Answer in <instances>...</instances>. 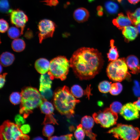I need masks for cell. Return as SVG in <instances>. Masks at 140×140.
I'll return each mask as SVG.
<instances>
[{
  "instance_id": "obj_1",
  "label": "cell",
  "mask_w": 140,
  "mask_h": 140,
  "mask_svg": "<svg viewBox=\"0 0 140 140\" xmlns=\"http://www.w3.org/2000/svg\"><path fill=\"white\" fill-rule=\"evenodd\" d=\"M70 67L75 75L81 80L92 79L101 70L104 60L96 49L82 47L75 51L70 60Z\"/></svg>"
},
{
  "instance_id": "obj_2",
  "label": "cell",
  "mask_w": 140,
  "mask_h": 140,
  "mask_svg": "<svg viewBox=\"0 0 140 140\" xmlns=\"http://www.w3.org/2000/svg\"><path fill=\"white\" fill-rule=\"evenodd\" d=\"M53 101L57 110L68 118L73 116L76 104L80 102V100L74 97L69 88L65 86L56 90Z\"/></svg>"
},
{
  "instance_id": "obj_3",
  "label": "cell",
  "mask_w": 140,
  "mask_h": 140,
  "mask_svg": "<svg viewBox=\"0 0 140 140\" xmlns=\"http://www.w3.org/2000/svg\"><path fill=\"white\" fill-rule=\"evenodd\" d=\"M21 101L19 112L26 118L32 110L40 106L43 101L40 93L36 88L27 87L21 93Z\"/></svg>"
},
{
  "instance_id": "obj_4",
  "label": "cell",
  "mask_w": 140,
  "mask_h": 140,
  "mask_svg": "<svg viewBox=\"0 0 140 140\" xmlns=\"http://www.w3.org/2000/svg\"><path fill=\"white\" fill-rule=\"evenodd\" d=\"M128 68L125 58H123L111 61L107 67L106 72L108 77L111 80L121 82L131 77Z\"/></svg>"
},
{
  "instance_id": "obj_5",
  "label": "cell",
  "mask_w": 140,
  "mask_h": 140,
  "mask_svg": "<svg viewBox=\"0 0 140 140\" xmlns=\"http://www.w3.org/2000/svg\"><path fill=\"white\" fill-rule=\"evenodd\" d=\"M50 67L48 74L52 80L55 78L62 81L66 78L70 66V63L66 57L60 56L55 58L50 62Z\"/></svg>"
},
{
  "instance_id": "obj_6",
  "label": "cell",
  "mask_w": 140,
  "mask_h": 140,
  "mask_svg": "<svg viewBox=\"0 0 140 140\" xmlns=\"http://www.w3.org/2000/svg\"><path fill=\"white\" fill-rule=\"evenodd\" d=\"M108 133L112 134L114 137L118 139L123 140H137L140 136V131L138 128L131 125L121 124H117Z\"/></svg>"
},
{
  "instance_id": "obj_7",
  "label": "cell",
  "mask_w": 140,
  "mask_h": 140,
  "mask_svg": "<svg viewBox=\"0 0 140 140\" xmlns=\"http://www.w3.org/2000/svg\"><path fill=\"white\" fill-rule=\"evenodd\" d=\"M1 139L28 140L29 137L22 133L19 126L9 121L4 122L0 127Z\"/></svg>"
},
{
  "instance_id": "obj_8",
  "label": "cell",
  "mask_w": 140,
  "mask_h": 140,
  "mask_svg": "<svg viewBox=\"0 0 140 140\" xmlns=\"http://www.w3.org/2000/svg\"><path fill=\"white\" fill-rule=\"evenodd\" d=\"M92 116L95 122L104 128H109L116 124L118 117L117 114L109 108L94 113Z\"/></svg>"
},
{
  "instance_id": "obj_9",
  "label": "cell",
  "mask_w": 140,
  "mask_h": 140,
  "mask_svg": "<svg viewBox=\"0 0 140 140\" xmlns=\"http://www.w3.org/2000/svg\"><path fill=\"white\" fill-rule=\"evenodd\" d=\"M56 25L52 21L46 19L40 20L38 25V37L40 43L47 38L52 37Z\"/></svg>"
},
{
  "instance_id": "obj_10",
  "label": "cell",
  "mask_w": 140,
  "mask_h": 140,
  "mask_svg": "<svg viewBox=\"0 0 140 140\" xmlns=\"http://www.w3.org/2000/svg\"><path fill=\"white\" fill-rule=\"evenodd\" d=\"M10 15L11 23L20 28L21 34H22L25 24L28 20L27 16L23 11L18 9L13 10Z\"/></svg>"
},
{
  "instance_id": "obj_11",
  "label": "cell",
  "mask_w": 140,
  "mask_h": 140,
  "mask_svg": "<svg viewBox=\"0 0 140 140\" xmlns=\"http://www.w3.org/2000/svg\"><path fill=\"white\" fill-rule=\"evenodd\" d=\"M120 114L127 120H131L139 117L138 110L133 103H128L123 106Z\"/></svg>"
},
{
  "instance_id": "obj_12",
  "label": "cell",
  "mask_w": 140,
  "mask_h": 140,
  "mask_svg": "<svg viewBox=\"0 0 140 140\" xmlns=\"http://www.w3.org/2000/svg\"><path fill=\"white\" fill-rule=\"evenodd\" d=\"M93 118L90 116H85L82 118L81 123L86 135L91 139L94 140L97 135L92 131L94 121Z\"/></svg>"
},
{
  "instance_id": "obj_13",
  "label": "cell",
  "mask_w": 140,
  "mask_h": 140,
  "mask_svg": "<svg viewBox=\"0 0 140 140\" xmlns=\"http://www.w3.org/2000/svg\"><path fill=\"white\" fill-rule=\"evenodd\" d=\"M126 62L130 72L134 74H137L140 72V65L139 60L136 56L130 55L125 59Z\"/></svg>"
},
{
  "instance_id": "obj_14",
  "label": "cell",
  "mask_w": 140,
  "mask_h": 140,
  "mask_svg": "<svg viewBox=\"0 0 140 140\" xmlns=\"http://www.w3.org/2000/svg\"><path fill=\"white\" fill-rule=\"evenodd\" d=\"M122 30L125 40L127 42L135 40L138 33L136 27L130 25L126 26Z\"/></svg>"
},
{
  "instance_id": "obj_15",
  "label": "cell",
  "mask_w": 140,
  "mask_h": 140,
  "mask_svg": "<svg viewBox=\"0 0 140 140\" xmlns=\"http://www.w3.org/2000/svg\"><path fill=\"white\" fill-rule=\"evenodd\" d=\"M113 23L118 29L122 30L126 26L130 25L132 22L129 17L120 13L116 18L113 20Z\"/></svg>"
},
{
  "instance_id": "obj_16",
  "label": "cell",
  "mask_w": 140,
  "mask_h": 140,
  "mask_svg": "<svg viewBox=\"0 0 140 140\" xmlns=\"http://www.w3.org/2000/svg\"><path fill=\"white\" fill-rule=\"evenodd\" d=\"M89 16L88 11L83 8H77L74 11L73 14L74 19L79 23H83L87 21Z\"/></svg>"
},
{
  "instance_id": "obj_17",
  "label": "cell",
  "mask_w": 140,
  "mask_h": 140,
  "mask_svg": "<svg viewBox=\"0 0 140 140\" xmlns=\"http://www.w3.org/2000/svg\"><path fill=\"white\" fill-rule=\"evenodd\" d=\"M50 64V62L47 59L40 58L36 61L34 66L37 71L42 74H45L48 72Z\"/></svg>"
},
{
  "instance_id": "obj_18",
  "label": "cell",
  "mask_w": 140,
  "mask_h": 140,
  "mask_svg": "<svg viewBox=\"0 0 140 140\" xmlns=\"http://www.w3.org/2000/svg\"><path fill=\"white\" fill-rule=\"evenodd\" d=\"M52 84V80L48 74H42L40 79L39 91L41 92L50 89Z\"/></svg>"
},
{
  "instance_id": "obj_19",
  "label": "cell",
  "mask_w": 140,
  "mask_h": 140,
  "mask_svg": "<svg viewBox=\"0 0 140 140\" xmlns=\"http://www.w3.org/2000/svg\"><path fill=\"white\" fill-rule=\"evenodd\" d=\"M15 60L14 55L8 52L2 53L0 56L1 64L3 66L7 67L11 65Z\"/></svg>"
},
{
  "instance_id": "obj_20",
  "label": "cell",
  "mask_w": 140,
  "mask_h": 140,
  "mask_svg": "<svg viewBox=\"0 0 140 140\" xmlns=\"http://www.w3.org/2000/svg\"><path fill=\"white\" fill-rule=\"evenodd\" d=\"M110 48L107 54L109 61H112L116 60L119 57L118 52L117 48L114 45V41L111 39L110 41Z\"/></svg>"
},
{
  "instance_id": "obj_21",
  "label": "cell",
  "mask_w": 140,
  "mask_h": 140,
  "mask_svg": "<svg viewBox=\"0 0 140 140\" xmlns=\"http://www.w3.org/2000/svg\"><path fill=\"white\" fill-rule=\"evenodd\" d=\"M42 113L46 115L52 114L54 110L52 104L47 100H44L40 106Z\"/></svg>"
},
{
  "instance_id": "obj_22",
  "label": "cell",
  "mask_w": 140,
  "mask_h": 140,
  "mask_svg": "<svg viewBox=\"0 0 140 140\" xmlns=\"http://www.w3.org/2000/svg\"><path fill=\"white\" fill-rule=\"evenodd\" d=\"M104 7L107 12L111 15L116 13L119 9L118 5L117 3L110 1L106 2L104 3Z\"/></svg>"
},
{
  "instance_id": "obj_23",
  "label": "cell",
  "mask_w": 140,
  "mask_h": 140,
  "mask_svg": "<svg viewBox=\"0 0 140 140\" xmlns=\"http://www.w3.org/2000/svg\"><path fill=\"white\" fill-rule=\"evenodd\" d=\"M25 46L24 41L20 39H14L11 44L12 49L14 51L17 52L23 51L24 49Z\"/></svg>"
},
{
  "instance_id": "obj_24",
  "label": "cell",
  "mask_w": 140,
  "mask_h": 140,
  "mask_svg": "<svg viewBox=\"0 0 140 140\" xmlns=\"http://www.w3.org/2000/svg\"><path fill=\"white\" fill-rule=\"evenodd\" d=\"M127 15L133 24L136 25L140 23V8L137 9L133 13L128 12Z\"/></svg>"
},
{
  "instance_id": "obj_25",
  "label": "cell",
  "mask_w": 140,
  "mask_h": 140,
  "mask_svg": "<svg viewBox=\"0 0 140 140\" xmlns=\"http://www.w3.org/2000/svg\"><path fill=\"white\" fill-rule=\"evenodd\" d=\"M0 10L3 13L10 14L13 10L8 0H0Z\"/></svg>"
},
{
  "instance_id": "obj_26",
  "label": "cell",
  "mask_w": 140,
  "mask_h": 140,
  "mask_svg": "<svg viewBox=\"0 0 140 140\" xmlns=\"http://www.w3.org/2000/svg\"><path fill=\"white\" fill-rule=\"evenodd\" d=\"M122 89L123 86L121 83L118 82H115L111 84L109 92L112 95H116L120 94Z\"/></svg>"
},
{
  "instance_id": "obj_27",
  "label": "cell",
  "mask_w": 140,
  "mask_h": 140,
  "mask_svg": "<svg viewBox=\"0 0 140 140\" xmlns=\"http://www.w3.org/2000/svg\"><path fill=\"white\" fill-rule=\"evenodd\" d=\"M70 91L73 95L76 98L81 97L83 94V91L82 88L77 85L73 86L71 87Z\"/></svg>"
},
{
  "instance_id": "obj_28",
  "label": "cell",
  "mask_w": 140,
  "mask_h": 140,
  "mask_svg": "<svg viewBox=\"0 0 140 140\" xmlns=\"http://www.w3.org/2000/svg\"><path fill=\"white\" fill-rule=\"evenodd\" d=\"M111 86V82L107 81L100 82L98 85V89L101 93H106L110 91Z\"/></svg>"
},
{
  "instance_id": "obj_29",
  "label": "cell",
  "mask_w": 140,
  "mask_h": 140,
  "mask_svg": "<svg viewBox=\"0 0 140 140\" xmlns=\"http://www.w3.org/2000/svg\"><path fill=\"white\" fill-rule=\"evenodd\" d=\"M8 36L11 39H15L17 38L21 34L19 29L15 27H11L8 31Z\"/></svg>"
},
{
  "instance_id": "obj_30",
  "label": "cell",
  "mask_w": 140,
  "mask_h": 140,
  "mask_svg": "<svg viewBox=\"0 0 140 140\" xmlns=\"http://www.w3.org/2000/svg\"><path fill=\"white\" fill-rule=\"evenodd\" d=\"M85 134L82 124H79L77 126V129L74 132L75 137L77 140H83L85 137Z\"/></svg>"
},
{
  "instance_id": "obj_31",
  "label": "cell",
  "mask_w": 140,
  "mask_h": 140,
  "mask_svg": "<svg viewBox=\"0 0 140 140\" xmlns=\"http://www.w3.org/2000/svg\"><path fill=\"white\" fill-rule=\"evenodd\" d=\"M21 98V93L17 92L12 93L10 95L9 97L10 102L14 105L18 104L20 103Z\"/></svg>"
},
{
  "instance_id": "obj_32",
  "label": "cell",
  "mask_w": 140,
  "mask_h": 140,
  "mask_svg": "<svg viewBox=\"0 0 140 140\" xmlns=\"http://www.w3.org/2000/svg\"><path fill=\"white\" fill-rule=\"evenodd\" d=\"M54 126L49 123L46 124L43 129V135L48 137L51 136L54 132Z\"/></svg>"
},
{
  "instance_id": "obj_33",
  "label": "cell",
  "mask_w": 140,
  "mask_h": 140,
  "mask_svg": "<svg viewBox=\"0 0 140 140\" xmlns=\"http://www.w3.org/2000/svg\"><path fill=\"white\" fill-rule=\"evenodd\" d=\"M122 107L121 103L118 101H115L110 104V108L113 111L117 114L120 113Z\"/></svg>"
},
{
  "instance_id": "obj_34",
  "label": "cell",
  "mask_w": 140,
  "mask_h": 140,
  "mask_svg": "<svg viewBox=\"0 0 140 140\" xmlns=\"http://www.w3.org/2000/svg\"><path fill=\"white\" fill-rule=\"evenodd\" d=\"M73 135L72 134H68L60 136H53L48 137L49 140H70L72 139Z\"/></svg>"
},
{
  "instance_id": "obj_35",
  "label": "cell",
  "mask_w": 140,
  "mask_h": 140,
  "mask_svg": "<svg viewBox=\"0 0 140 140\" xmlns=\"http://www.w3.org/2000/svg\"><path fill=\"white\" fill-rule=\"evenodd\" d=\"M42 98L44 100H47L51 99L53 96V92L51 89H49L40 92Z\"/></svg>"
},
{
  "instance_id": "obj_36",
  "label": "cell",
  "mask_w": 140,
  "mask_h": 140,
  "mask_svg": "<svg viewBox=\"0 0 140 140\" xmlns=\"http://www.w3.org/2000/svg\"><path fill=\"white\" fill-rule=\"evenodd\" d=\"M0 31L2 33L6 32L9 28V24L7 22L3 19L0 20Z\"/></svg>"
},
{
  "instance_id": "obj_37",
  "label": "cell",
  "mask_w": 140,
  "mask_h": 140,
  "mask_svg": "<svg viewBox=\"0 0 140 140\" xmlns=\"http://www.w3.org/2000/svg\"><path fill=\"white\" fill-rule=\"evenodd\" d=\"M25 118L20 114L16 115L15 117L16 124L19 127L24 124L25 122Z\"/></svg>"
},
{
  "instance_id": "obj_38",
  "label": "cell",
  "mask_w": 140,
  "mask_h": 140,
  "mask_svg": "<svg viewBox=\"0 0 140 140\" xmlns=\"http://www.w3.org/2000/svg\"><path fill=\"white\" fill-rule=\"evenodd\" d=\"M44 123L45 124L48 123H52L53 124H57L56 119L54 118L52 114L46 115Z\"/></svg>"
},
{
  "instance_id": "obj_39",
  "label": "cell",
  "mask_w": 140,
  "mask_h": 140,
  "mask_svg": "<svg viewBox=\"0 0 140 140\" xmlns=\"http://www.w3.org/2000/svg\"><path fill=\"white\" fill-rule=\"evenodd\" d=\"M20 129L22 133L26 135L28 134L31 129L30 125L28 124H23L20 126Z\"/></svg>"
},
{
  "instance_id": "obj_40",
  "label": "cell",
  "mask_w": 140,
  "mask_h": 140,
  "mask_svg": "<svg viewBox=\"0 0 140 140\" xmlns=\"http://www.w3.org/2000/svg\"><path fill=\"white\" fill-rule=\"evenodd\" d=\"M7 74L6 73L1 75L0 76V87L1 88L4 86L5 82V78Z\"/></svg>"
},
{
  "instance_id": "obj_41",
  "label": "cell",
  "mask_w": 140,
  "mask_h": 140,
  "mask_svg": "<svg viewBox=\"0 0 140 140\" xmlns=\"http://www.w3.org/2000/svg\"><path fill=\"white\" fill-rule=\"evenodd\" d=\"M46 2V4L50 6H56L59 3L58 0H48L45 1Z\"/></svg>"
},
{
  "instance_id": "obj_42",
  "label": "cell",
  "mask_w": 140,
  "mask_h": 140,
  "mask_svg": "<svg viewBox=\"0 0 140 140\" xmlns=\"http://www.w3.org/2000/svg\"><path fill=\"white\" fill-rule=\"evenodd\" d=\"M133 103L136 106L138 110L140 111V97L138 98V100Z\"/></svg>"
},
{
  "instance_id": "obj_43",
  "label": "cell",
  "mask_w": 140,
  "mask_h": 140,
  "mask_svg": "<svg viewBox=\"0 0 140 140\" xmlns=\"http://www.w3.org/2000/svg\"><path fill=\"white\" fill-rule=\"evenodd\" d=\"M90 86H88L85 92V94L87 95L88 96V97H89L90 94Z\"/></svg>"
},
{
  "instance_id": "obj_44",
  "label": "cell",
  "mask_w": 140,
  "mask_h": 140,
  "mask_svg": "<svg viewBox=\"0 0 140 140\" xmlns=\"http://www.w3.org/2000/svg\"><path fill=\"white\" fill-rule=\"evenodd\" d=\"M130 3L135 4L140 1V0H127Z\"/></svg>"
},
{
  "instance_id": "obj_45",
  "label": "cell",
  "mask_w": 140,
  "mask_h": 140,
  "mask_svg": "<svg viewBox=\"0 0 140 140\" xmlns=\"http://www.w3.org/2000/svg\"><path fill=\"white\" fill-rule=\"evenodd\" d=\"M96 10L97 11H103V7L100 5H99L97 6L96 8Z\"/></svg>"
},
{
  "instance_id": "obj_46",
  "label": "cell",
  "mask_w": 140,
  "mask_h": 140,
  "mask_svg": "<svg viewBox=\"0 0 140 140\" xmlns=\"http://www.w3.org/2000/svg\"><path fill=\"white\" fill-rule=\"evenodd\" d=\"M97 15L99 17L102 16L103 15V11H99L97 12Z\"/></svg>"
},
{
  "instance_id": "obj_47",
  "label": "cell",
  "mask_w": 140,
  "mask_h": 140,
  "mask_svg": "<svg viewBox=\"0 0 140 140\" xmlns=\"http://www.w3.org/2000/svg\"><path fill=\"white\" fill-rule=\"evenodd\" d=\"M33 139L34 140H43V139L40 137L38 136L35 137Z\"/></svg>"
},
{
  "instance_id": "obj_48",
  "label": "cell",
  "mask_w": 140,
  "mask_h": 140,
  "mask_svg": "<svg viewBox=\"0 0 140 140\" xmlns=\"http://www.w3.org/2000/svg\"><path fill=\"white\" fill-rule=\"evenodd\" d=\"M136 26V27L137 29L138 32L140 33V23L138 24Z\"/></svg>"
},
{
  "instance_id": "obj_49",
  "label": "cell",
  "mask_w": 140,
  "mask_h": 140,
  "mask_svg": "<svg viewBox=\"0 0 140 140\" xmlns=\"http://www.w3.org/2000/svg\"><path fill=\"white\" fill-rule=\"evenodd\" d=\"M95 0H88L89 3H92Z\"/></svg>"
},
{
  "instance_id": "obj_50",
  "label": "cell",
  "mask_w": 140,
  "mask_h": 140,
  "mask_svg": "<svg viewBox=\"0 0 140 140\" xmlns=\"http://www.w3.org/2000/svg\"><path fill=\"white\" fill-rule=\"evenodd\" d=\"M2 68V67H1V72H2V69H1V68Z\"/></svg>"
}]
</instances>
